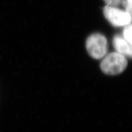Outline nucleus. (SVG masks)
<instances>
[{
    "label": "nucleus",
    "mask_w": 132,
    "mask_h": 132,
    "mask_svg": "<svg viewBox=\"0 0 132 132\" xmlns=\"http://www.w3.org/2000/svg\"><path fill=\"white\" fill-rule=\"evenodd\" d=\"M86 47L90 56L95 59H101L108 52V42L106 37L99 33L91 34L87 38Z\"/></svg>",
    "instance_id": "f03ea898"
},
{
    "label": "nucleus",
    "mask_w": 132,
    "mask_h": 132,
    "mask_svg": "<svg viewBox=\"0 0 132 132\" xmlns=\"http://www.w3.org/2000/svg\"><path fill=\"white\" fill-rule=\"evenodd\" d=\"M123 37L131 44V24L125 26L123 31Z\"/></svg>",
    "instance_id": "39448f33"
},
{
    "label": "nucleus",
    "mask_w": 132,
    "mask_h": 132,
    "mask_svg": "<svg viewBox=\"0 0 132 132\" xmlns=\"http://www.w3.org/2000/svg\"><path fill=\"white\" fill-rule=\"evenodd\" d=\"M104 1L106 3L107 6H117L120 4L124 6L126 0H104Z\"/></svg>",
    "instance_id": "423d86ee"
},
{
    "label": "nucleus",
    "mask_w": 132,
    "mask_h": 132,
    "mask_svg": "<svg viewBox=\"0 0 132 132\" xmlns=\"http://www.w3.org/2000/svg\"><path fill=\"white\" fill-rule=\"evenodd\" d=\"M100 64L102 70L108 75H117L123 72L127 65L126 57L118 52L106 54Z\"/></svg>",
    "instance_id": "f257e3e1"
},
{
    "label": "nucleus",
    "mask_w": 132,
    "mask_h": 132,
    "mask_svg": "<svg viewBox=\"0 0 132 132\" xmlns=\"http://www.w3.org/2000/svg\"><path fill=\"white\" fill-rule=\"evenodd\" d=\"M113 45L117 52L123 54L125 56H131V44L128 42L122 36L116 35L113 38Z\"/></svg>",
    "instance_id": "20e7f679"
},
{
    "label": "nucleus",
    "mask_w": 132,
    "mask_h": 132,
    "mask_svg": "<svg viewBox=\"0 0 132 132\" xmlns=\"http://www.w3.org/2000/svg\"><path fill=\"white\" fill-rule=\"evenodd\" d=\"M123 6L125 7V11L131 15V0H126Z\"/></svg>",
    "instance_id": "0eeeda50"
},
{
    "label": "nucleus",
    "mask_w": 132,
    "mask_h": 132,
    "mask_svg": "<svg viewBox=\"0 0 132 132\" xmlns=\"http://www.w3.org/2000/svg\"><path fill=\"white\" fill-rule=\"evenodd\" d=\"M103 14L109 22L114 26L120 27L131 24V15L115 6H106Z\"/></svg>",
    "instance_id": "7ed1b4c3"
}]
</instances>
